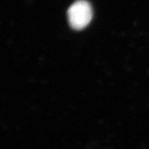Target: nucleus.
I'll return each mask as SVG.
<instances>
[{
	"mask_svg": "<svg viewBox=\"0 0 149 149\" xmlns=\"http://www.w3.org/2000/svg\"><path fill=\"white\" fill-rule=\"evenodd\" d=\"M67 15L71 27L74 30H81L91 21L92 8L85 0H78L69 7Z\"/></svg>",
	"mask_w": 149,
	"mask_h": 149,
	"instance_id": "f257e3e1",
	"label": "nucleus"
}]
</instances>
